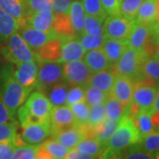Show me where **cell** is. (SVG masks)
<instances>
[{"instance_id":"1","label":"cell","mask_w":159,"mask_h":159,"mask_svg":"<svg viewBox=\"0 0 159 159\" xmlns=\"http://www.w3.org/2000/svg\"><path fill=\"white\" fill-rule=\"evenodd\" d=\"M134 121L128 115H124L111 135L105 148L102 151V158H115L116 155L131 145L142 141Z\"/></svg>"},{"instance_id":"2","label":"cell","mask_w":159,"mask_h":159,"mask_svg":"<svg viewBox=\"0 0 159 159\" xmlns=\"http://www.w3.org/2000/svg\"><path fill=\"white\" fill-rule=\"evenodd\" d=\"M0 96L12 117H15L18 109L29 97L14 77L11 65L4 66L0 70Z\"/></svg>"},{"instance_id":"3","label":"cell","mask_w":159,"mask_h":159,"mask_svg":"<svg viewBox=\"0 0 159 159\" xmlns=\"http://www.w3.org/2000/svg\"><path fill=\"white\" fill-rule=\"evenodd\" d=\"M0 52L6 61L15 66L23 62L36 60L34 52L30 49L18 31L10 35Z\"/></svg>"},{"instance_id":"4","label":"cell","mask_w":159,"mask_h":159,"mask_svg":"<svg viewBox=\"0 0 159 159\" xmlns=\"http://www.w3.org/2000/svg\"><path fill=\"white\" fill-rule=\"evenodd\" d=\"M148 57L142 50L127 47L119 60L112 65L111 68L116 75H125L134 79L139 74L142 64Z\"/></svg>"},{"instance_id":"5","label":"cell","mask_w":159,"mask_h":159,"mask_svg":"<svg viewBox=\"0 0 159 159\" xmlns=\"http://www.w3.org/2000/svg\"><path fill=\"white\" fill-rule=\"evenodd\" d=\"M25 102L24 106L30 115L32 123L50 122L53 106L45 94L39 90L33 91Z\"/></svg>"},{"instance_id":"6","label":"cell","mask_w":159,"mask_h":159,"mask_svg":"<svg viewBox=\"0 0 159 159\" xmlns=\"http://www.w3.org/2000/svg\"><path fill=\"white\" fill-rule=\"evenodd\" d=\"M61 80H63L62 63L38 62L35 90H39L44 94L51 86Z\"/></svg>"},{"instance_id":"7","label":"cell","mask_w":159,"mask_h":159,"mask_svg":"<svg viewBox=\"0 0 159 159\" xmlns=\"http://www.w3.org/2000/svg\"><path fill=\"white\" fill-rule=\"evenodd\" d=\"M134 25V20L121 14L107 15L103 20V34L106 38L127 40Z\"/></svg>"},{"instance_id":"8","label":"cell","mask_w":159,"mask_h":159,"mask_svg":"<svg viewBox=\"0 0 159 159\" xmlns=\"http://www.w3.org/2000/svg\"><path fill=\"white\" fill-rule=\"evenodd\" d=\"M63 80L71 86H85L91 75L90 69L83 59L63 63Z\"/></svg>"},{"instance_id":"9","label":"cell","mask_w":159,"mask_h":159,"mask_svg":"<svg viewBox=\"0 0 159 159\" xmlns=\"http://www.w3.org/2000/svg\"><path fill=\"white\" fill-rule=\"evenodd\" d=\"M37 72H38V62L37 60H32L28 62H23L13 67V74L19 83L22 86L23 89L30 95L31 92L35 89L37 82Z\"/></svg>"},{"instance_id":"10","label":"cell","mask_w":159,"mask_h":159,"mask_svg":"<svg viewBox=\"0 0 159 159\" xmlns=\"http://www.w3.org/2000/svg\"><path fill=\"white\" fill-rule=\"evenodd\" d=\"M50 124L51 134L59 131L66 130L79 125L74 118L73 111H71L68 105L66 104L52 108L50 118Z\"/></svg>"},{"instance_id":"11","label":"cell","mask_w":159,"mask_h":159,"mask_svg":"<svg viewBox=\"0 0 159 159\" xmlns=\"http://www.w3.org/2000/svg\"><path fill=\"white\" fill-rule=\"evenodd\" d=\"M18 33L20 34V36L34 53L49 40L57 35L53 29L51 31H41L33 29L24 23L20 25Z\"/></svg>"},{"instance_id":"12","label":"cell","mask_w":159,"mask_h":159,"mask_svg":"<svg viewBox=\"0 0 159 159\" xmlns=\"http://www.w3.org/2000/svg\"><path fill=\"white\" fill-rule=\"evenodd\" d=\"M20 138L28 144H40L51 136L50 122H37L21 127Z\"/></svg>"},{"instance_id":"13","label":"cell","mask_w":159,"mask_h":159,"mask_svg":"<svg viewBox=\"0 0 159 159\" xmlns=\"http://www.w3.org/2000/svg\"><path fill=\"white\" fill-rule=\"evenodd\" d=\"M134 89V80L128 76L117 74L114 80L111 93L125 107H126L132 102Z\"/></svg>"},{"instance_id":"14","label":"cell","mask_w":159,"mask_h":159,"mask_svg":"<svg viewBox=\"0 0 159 159\" xmlns=\"http://www.w3.org/2000/svg\"><path fill=\"white\" fill-rule=\"evenodd\" d=\"M63 40L64 37L57 34L44 43L34 53L37 62H58L62 53Z\"/></svg>"},{"instance_id":"15","label":"cell","mask_w":159,"mask_h":159,"mask_svg":"<svg viewBox=\"0 0 159 159\" xmlns=\"http://www.w3.org/2000/svg\"><path fill=\"white\" fill-rule=\"evenodd\" d=\"M133 80L134 82L157 87L159 84L158 59L154 57H148L142 64L139 74Z\"/></svg>"},{"instance_id":"16","label":"cell","mask_w":159,"mask_h":159,"mask_svg":"<svg viewBox=\"0 0 159 159\" xmlns=\"http://www.w3.org/2000/svg\"><path fill=\"white\" fill-rule=\"evenodd\" d=\"M156 92L157 87L134 82L132 102L136 103L142 110H147L151 111L156 97Z\"/></svg>"},{"instance_id":"17","label":"cell","mask_w":159,"mask_h":159,"mask_svg":"<svg viewBox=\"0 0 159 159\" xmlns=\"http://www.w3.org/2000/svg\"><path fill=\"white\" fill-rule=\"evenodd\" d=\"M53 19L54 12L52 10H43L27 14L23 23L37 30L51 31L52 30Z\"/></svg>"},{"instance_id":"18","label":"cell","mask_w":159,"mask_h":159,"mask_svg":"<svg viewBox=\"0 0 159 159\" xmlns=\"http://www.w3.org/2000/svg\"><path fill=\"white\" fill-rule=\"evenodd\" d=\"M67 147L64 146L60 142L54 139L45 140L40 143L37 151L38 159H62L69 151Z\"/></svg>"},{"instance_id":"19","label":"cell","mask_w":159,"mask_h":159,"mask_svg":"<svg viewBox=\"0 0 159 159\" xmlns=\"http://www.w3.org/2000/svg\"><path fill=\"white\" fill-rule=\"evenodd\" d=\"M86 51L81 46L76 36L64 37L62 44V53L59 63H67L77 59H82Z\"/></svg>"},{"instance_id":"20","label":"cell","mask_w":159,"mask_h":159,"mask_svg":"<svg viewBox=\"0 0 159 159\" xmlns=\"http://www.w3.org/2000/svg\"><path fill=\"white\" fill-rule=\"evenodd\" d=\"M152 25L153 24L148 25L134 21L133 29L126 40L128 47L135 50H142L149 34L152 32Z\"/></svg>"},{"instance_id":"21","label":"cell","mask_w":159,"mask_h":159,"mask_svg":"<svg viewBox=\"0 0 159 159\" xmlns=\"http://www.w3.org/2000/svg\"><path fill=\"white\" fill-rule=\"evenodd\" d=\"M83 61L90 69L91 73L100 72L105 69L111 68L112 66L102 49L86 51L83 56Z\"/></svg>"},{"instance_id":"22","label":"cell","mask_w":159,"mask_h":159,"mask_svg":"<svg viewBox=\"0 0 159 159\" xmlns=\"http://www.w3.org/2000/svg\"><path fill=\"white\" fill-rule=\"evenodd\" d=\"M115 77L116 74L111 67L97 73H92L87 85L96 87L106 93H110L113 85Z\"/></svg>"},{"instance_id":"23","label":"cell","mask_w":159,"mask_h":159,"mask_svg":"<svg viewBox=\"0 0 159 159\" xmlns=\"http://www.w3.org/2000/svg\"><path fill=\"white\" fill-rule=\"evenodd\" d=\"M128 47L126 40L112 39L106 38L103 45L102 46V51L111 65H114L122 56L125 49Z\"/></svg>"},{"instance_id":"24","label":"cell","mask_w":159,"mask_h":159,"mask_svg":"<svg viewBox=\"0 0 159 159\" xmlns=\"http://www.w3.org/2000/svg\"><path fill=\"white\" fill-rule=\"evenodd\" d=\"M71 85L66 80H61L56 83L55 85L51 86V88L46 91V97L50 100L53 107L65 105L66 102V97L69 89Z\"/></svg>"},{"instance_id":"25","label":"cell","mask_w":159,"mask_h":159,"mask_svg":"<svg viewBox=\"0 0 159 159\" xmlns=\"http://www.w3.org/2000/svg\"><path fill=\"white\" fill-rule=\"evenodd\" d=\"M157 0H144L137 11L134 21L151 25L157 21Z\"/></svg>"},{"instance_id":"26","label":"cell","mask_w":159,"mask_h":159,"mask_svg":"<svg viewBox=\"0 0 159 159\" xmlns=\"http://www.w3.org/2000/svg\"><path fill=\"white\" fill-rule=\"evenodd\" d=\"M52 29L62 37H74L76 32L72 25L68 13H54Z\"/></svg>"},{"instance_id":"27","label":"cell","mask_w":159,"mask_h":159,"mask_svg":"<svg viewBox=\"0 0 159 159\" xmlns=\"http://www.w3.org/2000/svg\"><path fill=\"white\" fill-rule=\"evenodd\" d=\"M51 136H52V139L60 142L61 144L68 148H74L77 145V143L83 139L78 125L66 129V130L57 132L51 134Z\"/></svg>"},{"instance_id":"28","label":"cell","mask_w":159,"mask_h":159,"mask_svg":"<svg viewBox=\"0 0 159 159\" xmlns=\"http://www.w3.org/2000/svg\"><path fill=\"white\" fill-rule=\"evenodd\" d=\"M20 23L0 8V43L5 44L10 35L17 32Z\"/></svg>"},{"instance_id":"29","label":"cell","mask_w":159,"mask_h":159,"mask_svg":"<svg viewBox=\"0 0 159 159\" xmlns=\"http://www.w3.org/2000/svg\"><path fill=\"white\" fill-rule=\"evenodd\" d=\"M0 8L17 20L20 25L23 23L26 17V8L22 0H0Z\"/></svg>"},{"instance_id":"30","label":"cell","mask_w":159,"mask_h":159,"mask_svg":"<svg viewBox=\"0 0 159 159\" xmlns=\"http://www.w3.org/2000/svg\"><path fill=\"white\" fill-rule=\"evenodd\" d=\"M68 15L71 20L72 25L76 32V35L81 34L83 31L85 11L81 2L73 0L68 10Z\"/></svg>"},{"instance_id":"31","label":"cell","mask_w":159,"mask_h":159,"mask_svg":"<svg viewBox=\"0 0 159 159\" xmlns=\"http://www.w3.org/2000/svg\"><path fill=\"white\" fill-rule=\"evenodd\" d=\"M105 117L107 119L119 120L124 115H125L126 107H125L119 100L110 92L107 96L106 101L104 102Z\"/></svg>"},{"instance_id":"32","label":"cell","mask_w":159,"mask_h":159,"mask_svg":"<svg viewBox=\"0 0 159 159\" xmlns=\"http://www.w3.org/2000/svg\"><path fill=\"white\" fill-rule=\"evenodd\" d=\"M150 114H151L150 111L142 110L134 117L131 118L142 138L155 131L150 119Z\"/></svg>"},{"instance_id":"33","label":"cell","mask_w":159,"mask_h":159,"mask_svg":"<svg viewBox=\"0 0 159 159\" xmlns=\"http://www.w3.org/2000/svg\"><path fill=\"white\" fill-rule=\"evenodd\" d=\"M119 120H113L105 118L99 125L95 126L97 131V139L103 146V148H105L108 140L116 129Z\"/></svg>"},{"instance_id":"34","label":"cell","mask_w":159,"mask_h":159,"mask_svg":"<svg viewBox=\"0 0 159 159\" xmlns=\"http://www.w3.org/2000/svg\"><path fill=\"white\" fill-rule=\"evenodd\" d=\"M74 148L79 149L81 152L93 156L95 158L101 157L102 151L104 149L103 146L97 138L82 139L77 143V145Z\"/></svg>"},{"instance_id":"35","label":"cell","mask_w":159,"mask_h":159,"mask_svg":"<svg viewBox=\"0 0 159 159\" xmlns=\"http://www.w3.org/2000/svg\"><path fill=\"white\" fill-rule=\"evenodd\" d=\"M115 158L125 159H151L155 158L153 154L148 153L142 148L141 143L131 145L116 155Z\"/></svg>"},{"instance_id":"36","label":"cell","mask_w":159,"mask_h":159,"mask_svg":"<svg viewBox=\"0 0 159 159\" xmlns=\"http://www.w3.org/2000/svg\"><path fill=\"white\" fill-rule=\"evenodd\" d=\"M109 93L90 85L84 86V100L92 107L104 103Z\"/></svg>"},{"instance_id":"37","label":"cell","mask_w":159,"mask_h":159,"mask_svg":"<svg viewBox=\"0 0 159 159\" xmlns=\"http://www.w3.org/2000/svg\"><path fill=\"white\" fill-rule=\"evenodd\" d=\"M76 37L78 38L80 44L86 51L96 50V49H101L106 40V36L104 34L92 35V34L81 33V34L76 35Z\"/></svg>"},{"instance_id":"38","label":"cell","mask_w":159,"mask_h":159,"mask_svg":"<svg viewBox=\"0 0 159 159\" xmlns=\"http://www.w3.org/2000/svg\"><path fill=\"white\" fill-rule=\"evenodd\" d=\"M144 0H119V13L125 18L134 20L137 11Z\"/></svg>"},{"instance_id":"39","label":"cell","mask_w":159,"mask_h":159,"mask_svg":"<svg viewBox=\"0 0 159 159\" xmlns=\"http://www.w3.org/2000/svg\"><path fill=\"white\" fill-rule=\"evenodd\" d=\"M103 20H104L102 19L85 14L82 33L92 35H102L103 34Z\"/></svg>"},{"instance_id":"40","label":"cell","mask_w":159,"mask_h":159,"mask_svg":"<svg viewBox=\"0 0 159 159\" xmlns=\"http://www.w3.org/2000/svg\"><path fill=\"white\" fill-rule=\"evenodd\" d=\"M39 144L25 143L15 147L11 158L16 159H34L37 158Z\"/></svg>"},{"instance_id":"41","label":"cell","mask_w":159,"mask_h":159,"mask_svg":"<svg viewBox=\"0 0 159 159\" xmlns=\"http://www.w3.org/2000/svg\"><path fill=\"white\" fill-rule=\"evenodd\" d=\"M81 4L85 14H89L102 20L107 17V14L103 10L100 0H82Z\"/></svg>"},{"instance_id":"42","label":"cell","mask_w":159,"mask_h":159,"mask_svg":"<svg viewBox=\"0 0 159 159\" xmlns=\"http://www.w3.org/2000/svg\"><path fill=\"white\" fill-rule=\"evenodd\" d=\"M71 111H73L74 115V118L76 119L78 125L84 124L88 122L89 113V109L90 106L87 103L85 100L80 101L78 102H75L73 104L68 105Z\"/></svg>"},{"instance_id":"43","label":"cell","mask_w":159,"mask_h":159,"mask_svg":"<svg viewBox=\"0 0 159 159\" xmlns=\"http://www.w3.org/2000/svg\"><path fill=\"white\" fill-rule=\"evenodd\" d=\"M17 121L0 124V142H11L16 146L17 134Z\"/></svg>"},{"instance_id":"44","label":"cell","mask_w":159,"mask_h":159,"mask_svg":"<svg viewBox=\"0 0 159 159\" xmlns=\"http://www.w3.org/2000/svg\"><path fill=\"white\" fill-rule=\"evenodd\" d=\"M142 148L148 153L155 154L159 152V131H154L144 136L140 142Z\"/></svg>"},{"instance_id":"45","label":"cell","mask_w":159,"mask_h":159,"mask_svg":"<svg viewBox=\"0 0 159 159\" xmlns=\"http://www.w3.org/2000/svg\"><path fill=\"white\" fill-rule=\"evenodd\" d=\"M26 8V15L43 10H52V0H22Z\"/></svg>"},{"instance_id":"46","label":"cell","mask_w":159,"mask_h":159,"mask_svg":"<svg viewBox=\"0 0 159 159\" xmlns=\"http://www.w3.org/2000/svg\"><path fill=\"white\" fill-rule=\"evenodd\" d=\"M105 108H104V103L97 105V106H92L89 109V113L88 118V122L89 125L93 126H97L102 122L103 119H105Z\"/></svg>"},{"instance_id":"47","label":"cell","mask_w":159,"mask_h":159,"mask_svg":"<svg viewBox=\"0 0 159 159\" xmlns=\"http://www.w3.org/2000/svg\"><path fill=\"white\" fill-rule=\"evenodd\" d=\"M84 100V86H72L69 89L66 105H70Z\"/></svg>"},{"instance_id":"48","label":"cell","mask_w":159,"mask_h":159,"mask_svg":"<svg viewBox=\"0 0 159 159\" xmlns=\"http://www.w3.org/2000/svg\"><path fill=\"white\" fill-rule=\"evenodd\" d=\"M102 8L107 15L120 14L119 10V0H100Z\"/></svg>"},{"instance_id":"49","label":"cell","mask_w":159,"mask_h":159,"mask_svg":"<svg viewBox=\"0 0 159 159\" xmlns=\"http://www.w3.org/2000/svg\"><path fill=\"white\" fill-rule=\"evenodd\" d=\"M15 144L11 142H0V159H10L15 148Z\"/></svg>"},{"instance_id":"50","label":"cell","mask_w":159,"mask_h":159,"mask_svg":"<svg viewBox=\"0 0 159 159\" xmlns=\"http://www.w3.org/2000/svg\"><path fill=\"white\" fill-rule=\"evenodd\" d=\"M73 0H52V11L54 13H68Z\"/></svg>"},{"instance_id":"51","label":"cell","mask_w":159,"mask_h":159,"mask_svg":"<svg viewBox=\"0 0 159 159\" xmlns=\"http://www.w3.org/2000/svg\"><path fill=\"white\" fill-rule=\"evenodd\" d=\"M13 121H16L15 118L10 114L8 109L6 108L5 102L2 100V97L0 96V124L13 122Z\"/></svg>"},{"instance_id":"52","label":"cell","mask_w":159,"mask_h":159,"mask_svg":"<svg viewBox=\"0 0 159 159\" xmlns=\"http://www.w3.org/2000/svg\"><path fill=\"white\" fill-rule=\"evenodd\" d=\"M66 159H91L95 158L93 156H90L89 154H86L84 152L80 151L77 148H70L67 154L65 157Z\"/></svg>"},{"instance_id":"53","label":"cell","mask_w":159,"mask_h":159,"mask_svg":"<svg viewBox=\"0 0 159 159\" xmlns=\"http://www.w3.org/2000/svg\"><path fill=\"white\" fill-rule=\"evenodd\" d=\"M150 119L155 131H159V111H153L150 114Z\"/></svg>"},{"instance_id":"54","label":"cell","mask_w":159,"mask_h":159,"mask_svg":"<svg viewBox=\"0 0 159 159\" xmlns=\"http://www.w3.org/2000/svg\"><path fill=\"white\" fill-rule=\"evenodd\" d=\"M153 111H159V84L157 86L156 97H155L153 106H152V109H151V112H153Z\"/></svg>"},{"instance_id":"55","label":"cell","mask_w":159,"mask_h":159,"mask_svg":"<svg viewBox=\"0 0 159 159\" xmlns=\"http://www.w3.org/2000/svg\"><path fill=\"white\" fill-rule=\"evenodd\" d=\"M152 27H153L154 32L157 34V36H159V20H157L156 22L153 23Z\"/></svg>"},{"instance_id":"56","label":"cell","mask_w":159,"mask_h":159,"mask_svg":"<svg viewBox=\"0 0 159 159\" xmlns=\"http://www.w3.org/2000/svg\"><path fill=\"white\" fill-rule=\"evenodd\" d=\"M154 57H156L157 59H158L159 60V43L158 44H157V51H156V53H155Z\"/></svg>"},{"instance_id":"57","label":"cell","mask_w":159,"mask_h":159,"mask_svg":"<svg viewBox=\"0 0 159 159\" xmlns=\"http://www.w3.org/2000/svg\"><path fill=\"white\" fill-rule=\"evenodd\" d=\"M157 20H159V0H157Z\"/></svg>"},{"instance_id":"58","label":"cell","mask_w":159,"mask_h":159,"mask_svg":"<svg viewBox=\"0 0 159 159\" xmlns=\"http://www.w3.org/2000/svg\"><path fill=\"white\" fill-rule=\"evenodd\" d=\"M76 1H80V2H81L82 0H76Z\"/></svg>"}]
</instances>
